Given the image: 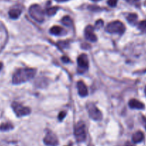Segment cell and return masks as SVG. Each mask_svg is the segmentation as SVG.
<instances>
[{"label":"cell","mask_w":146,"mask_h":146,"mask_svg":"<svg viewBox=\"0 0 146 146\" xmlns=\"http://www.w3.org/2000/svg\"><path fill=\"white\" fill-rule=\"evenodd\" d=\"M29 13L31 17L37 22H42L44 20V12L40 5H32L29 7Z\"/></svg>","instance_id":"obj_2"},{"label":"cell","mask_w":146,"mask_h":146,"mask_svg":"<svg viewBox=\"0 0 146 146\" xmlns=\"http://www.w3.org/2000/svg\"><path fill=\"white\" fill-rule=\"evenodd\" d=\"M87 109H88L90 117H91L92 120H97V121H99V120H102V113H101L99 110V109L95 106V104L91 103V102L88 103V105H87Z\"/></svg>","instance_id":"obj_7"},{"label":"cell","mask_w":146,"mask_h":146,"mask_svg":"<svg viewBox=\"0 0 146 146\" xmlns=\"http://www.w3.org/2000/svg\"><path fill=\"white\" fill-rule=\"evenodd\" d=\"M77 87H78V93L81 97H85L88 95V90L87 88L86 85L82 81H79L77 84Z\"/></svg>","instance_id":"obj_11"},{"label":"cell","mask_w":146,"mask_h":146,"mask_svg":"<svg viewBox=\"0 0 146 146\" xmlns=\"http://www.w3.org/2000/svg\"><path fill=\"white\" fill-rule=\"evenodd\" d=\"M143 117V121H144V123H145V129H146V118L144 117Z\"/></svg>","instance_id":"obj_28"},{"label":"cell","mask_w":146,"mask_h":146,"mask_svg":"<svg viewBox=\"0 0 146 146\" xmlns=\"http://www.w3.org/2000/svg\"><path fill=\"white\" fill-rule=\"evenodd\" d=\"M62 23L64 25H65L66 27H72L73 25L72 20V19L69 16L64 17L62 18Z\"/></svg>","instance_id":"obj_16"},{"label":"cell","mask_w":146,"mask_h":146,"mask_svg":"<svg viewBox=\"0 0 146 146\" xmlns=\"http://www.w3.org/2000/svg\"><path fill=\"white\" fill-rule=\"evenodd\" d=\"M21 13H22V10L21 9H17V8H13V9H10L9 12V17L13 19H17L20 16Z\"/></svg>","instance_id":"obj_14"},{"label":"cell","mask_w":146,"mask_h":146,"mask_svg":"<svg viewBox=\"0 0 146 146\" xmlns=\"http://www.w3.org/2000/svg\"><path fill=\"white\" fill-rule=\"evenodd\" d=\"M105 31L110 34H120L123 35L125 31V27L120 21H114L108 25Z\"/></svg>","instance_id":"obj_3"},{"label":"cell","mask_w":146,"mask_h":146,"mask_svg":"<svg viewBox=\"0 0 146 146\" xmlns=\"http://www.w3.org/2000/svg\"><path fill=\"white\" fill-rule=\"evenodd\" d=\"M125 146H133V145L130 143H129V142H127V143H125Z\"/></svg>","instance_id":"obj_26"},{"label":"cell","mask_w":146,"mask_h":146,"mask_svg":"<svg viewBox=\"0 0 146 146\" xmlns=\"http://www.w3.org/2000/svg\"><path fill=\"white\" fill-rule=\"evenodd\" d=\"M44 143L49 146H56L58 145V139L54 133L49 131L44 138Z\"/></svg>","instance_id":"obj_9"},{"label":"cell","mask_w":146,"mask_h":146,"mask_svg":"<svg viewBox=\"0 0 146 146\" xmlns=\"http://www.w3.org/2000/svg\"><path fill=\"white\" fill-rule=\"evenodd\" d=\"M103 25H104L103 21H102V19H99V20H98L96 22H95V28L96 29H99L100 28H101L102 26H103Z\"/></svg>","instance_id":"obj_21"},{"label":"cell","mask_w":146,"mask_h":146,"mask_svg":"<svg viewBox=\"0 0 146 146\" xmlns=\"http://www.w3.org/2000/svg\"><path fill=\"white\" fill-rule=\"evenodd\" d=\"M78 72L80 74L86 72L89 68V62L87 54H82L78 58Z\"/></svg>","instance_id":"obj_6"},{"label":"cell","mask_w":146,"mask_h":146,"mask_svg":"<svg viewBox=\"0 0 146 146\" xmlns=\"http://www.w3.org/2000/svg\"><path fill=\"white\" fill-rule=\"evenodd\" d=\"M36 70L33 68H21L18 69L12 77V82L15 85L24 83L30 80L35 77Z\"/></svg>","instance_id":"obj_1"},{"label":"cell","mask_w":146,"mask_h":146,"mask_svg":"<svg viewBox=\"0 0 146 146\" xmlns=\"http://www.w3.org/2000/svg\"><path fill=\"white\" fill-rule=\"evenodd\" d=\"M75 136L77 141L82 143L86 140V128L85 124L82 121L78 122L75 127Z\"/></svg>","instance_id":"obj_4"},{"label":"cell","mask_w":146,"mask_h":146,"mask_svg":"<svg viewBox=\"0 0 146 146\" xmlns=\"http://www.w3.org/2000/svg\"><path fill=\"white\" fill-rule=\"evenodd\" d=\"M13 127L14 126L11 123H5L1 124V125H0V130H2V131H8V130L13 129Z\"/></svg>","instance_id":"obj_17"},{"label":"cell","mask_w":146,"mask_h":146,"mask_svg":"<svg viewBox=\"0 0 146 146\" xmlns=\"http://www.w3.org/2000/svg\"><path fill=\"white\" fill-rule=\"evenodd\" d=\"M125 1L130 5H136L137 3H138L140 0H125Z\"/></svg>","instance_id":"obj_24"},{"label":"cell","mask_w":146,"mask_h":146,"mask_svg":"<svg viewBox=\"0 0 146 146\" xmlns=\"http://www.w3.org/2000/svg\"><path fill=\"white\" fill-rule=\"evenodd\" d=\"M61 60L64 63H68L70 62V59H69L67 57H66V56H63V57L61 58Z\"/></svg>","instance_id":"obj_25"},{"label":"cell","mask_w":146,"mask_h":146,"mask_svg":"<svg viewBox=\"0 0 146 146\" xmlns=\"http://www.w3.org/2000/svg\"><path fill=\"white\" fill-rule=\"evenodd\" d=\"M138 29H140L141 32H146V20L141 21V22L138 24Z\"/></svg>","instance_id":"obj_20"},{"label":"cell","mask_w":146,"mask_h":146,"mask_svg":"<svg viewBox=\"0 0 146 146\" xmlns=\"http://www.w3.org/2000/svg\"><path fill=\"white\" fill-rule=\"evenodd\" d=\"M137 19V15L136 14L132 13L128 15V16L127 17V20L128 21V22L131 25H135Z\"/></svg>","instance_id":"obj_18"},{"label":"cell","mask_w":146,"mask_h":146,"mask_svg":"<svg viewBox=\"0 0 146 146\" xmlns=\"http://www.w3.org/2000/svg\"><path fill=\"white\" fill-rule=\"evenodd\" d=\"M8 40V33L6 27L2 22H0V52L6 45Z\"/></svg>","instance_id":"obj_8"},{"label":"cell","mask_w":146,"mask_h":146,"mask_svg":"<svg viewBox=\"0 0 146 146\" xmlns=\"http://www.w3.org/2000/svg\"><path fill=\"white\" fill-rule=\"evenodd\" d=\"M85 38L88 40H89V41L92 42L97 41V36L94 34V28L92 26H90V25H88L85 28Z\"/></svg>","instance_id":"obj_10"},{"label":"cell","mask_w":146,"mask_h":146,"mask_svg":"<svg viewBox=\"0 0 146 146\" xmlns=\"http://www.w3.org/2000/svg\"><path fill=\"white\" fill-rule=\"evenodd\" d=\"M12 109L17 117H22V116L27 115L31 113V110L27 107H25L22 104L17 102H14L12 104Z\"/></svg>","instance_id":"obj_5"},{"label":"cell","mask_w":146,"mask_h":146,"mask_svg":"<svg viewBox=\"0 0 146 146\" xmlns=\"http://www.w3.org/2000/svg\"><path fill=\"white\" fill-rule=\"evenodd\" d=\"M129 107L132 109L137 110H143L145 108L144 104L136 99H132L129 101Z\"/></svg>","instance_id":"obj_12"},{"label":"cell","mask_w":146,"mask_h":146,"mask_svg":"<svg viewBox=\"0 0 146 146\" xmlns=\"http://www.w3.org/2000/svg\"><path fill=\"white\" fill-rule=\"evenodd\" d=\"M50 33L52 35H56V36H61L66 33V31L63 28L60 27L59 26H54L50 29Z\"/></svg>","instance_id":"obj_13"},{"label":"cell","mask_w":146,"mask_h":146,"mask_svg":"<svg viewBox=\"0 0 146 146\" xmlns=\"http://www.w3.org/2000/svg\"><path fill=\"white\" fill-rule=\"evenodd\" d=\"M2 66H3V64H2V62H0V70H2Z\"/></svg>","instance_id":"obj_29"},{"label":"cell","mask_w":146,"mask_h":146,"mask_svg":"<svg viewBox=\"0 0 146 146\" xmlns=\"http://www.w3.org/2000/svg\"><path fill=\"white\" fill-rule=\"evenodd\" d=\"M117 1L118 0H108V4L110 7H114L117 5Z\"/></svg>","instance_id":"obj_22"},{"label":"cell","mask_w":146,"mask_h":146,"mask_svg":"<svg viewBox=\"0 0 146 146\" xmlns=\"http://www.w3.org/2000/svg\"><path fill=\"white\" fill-rule=\"evenodd\" d=\"M65 116H66V113H65V112H64V111L60 112V114H59V115H58L59 120H60V121H62V120L63 119H64V117H65Z\"/></svg>","instance_id":"obj_23"},{"label":"cell","mask_w":146,"mask_h":146,"mask_svg":"<svg viewBox=\"0 0 146 146\" xmlns=\"http://www.w3.org/2000/svg\"><path fill=\"white\" fill-rule=\"evenodd\" d=\"M55 1H57V2H66V1H67V0H55Z\"/></svg>","instance_id":"obj_27"},{"label":"cell","mask_w":146,"mask_h":146,"mask_svg":"<svg viewBox=\"0 0 146 146\" xmlns=\"http://www.w3.org/2000/svg\"><path fill=\"white\" fill-rule=\"evenodd\" d=\"M144 139V134L142 132L138 131L133 135V141L135 143H138L143 141Z\"/></svg>","instance_id":"obj_15"},{"label":"cell","mask_w":146,"mask_h":146,"mask_svg":"<svg viewBox=\"0 0 146 146\" xmlns=\"http://www.w3.org/2000/svg\"><path fill=\"white\" fill-rule=\"evenodd\" d=\"M92 2H99V1H100V0H92Z\"/></svg>","instance_id":"obj_30"},{"label":"cell","mask_w":146,"mask_h":146,"mask_svg":"<svg viewBox=\"0 0 146 146\" xmlns=\"http://www.w3.org/2000/svg\"><path fill=\"white\" fill-rule=\"evenodd\" d=\"M59 8L57 7H50L47 9V15L49 16H53L57 13V10Z\"/></svg>","instance_id":"obj_19"},{"label":"cell","mask_w":146,"mask_h":146,"mask_svg":"<svg viewBox=\"0 0 146 146\" xmlns=\"http://www.w3.org/2000/svg\"><path fill=\"white\" fill-rule=\"evenodd\" d=\"M145 95H146V87H145Z\"/></svg>","instance_id":"obj_31"}]
</instances>
